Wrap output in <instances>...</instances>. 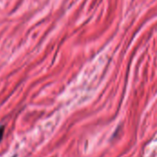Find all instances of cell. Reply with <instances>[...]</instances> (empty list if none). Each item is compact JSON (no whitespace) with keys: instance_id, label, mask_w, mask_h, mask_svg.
<instances>
[{"instance_id":"6da1fadb","label":"cell","mask_w":157,"mask_h":157,"mask_svg":"<svg viewBox=\"0 0 157 157\" xmlns=\"http://www.w3.org/2000/svg\"><path fill=\"white\" fill-rule=\"evenodd\" d=\"M3 132H4V128L3 127H0V141H1L2 136H3Z\"/></svg>"},{"instance_id":"7a4b0ae2","label":"cell","mask_w":157,"mask_h":157,"mask_svg":"<svg viewBox=\"0 0 157 157\" xmlns=\"http://www.w3.org/2000/svg\"><path fill=\"white\" fill-rule=\"evenodd\" d=\"M14 157H15V156H14Z\"/></svg>"}]
</instances>
